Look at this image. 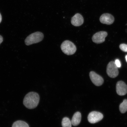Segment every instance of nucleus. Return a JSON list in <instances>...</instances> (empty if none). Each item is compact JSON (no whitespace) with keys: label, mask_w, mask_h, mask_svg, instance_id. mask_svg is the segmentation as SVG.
<instances>
[{"label":"nucleus","mask_w":127,"mask_h":127,"mask_svg":"<svg viewBox=\"0 0 127 127\" xmlns=\"http://www.w3.org/2000/svg\"><path fill=\"white\" fill-rule=\"evenodd\" d=\"M117 93L120 96H123L127 93V86L123 81H119L116 85Z\"/></svg>","instance_id":"nucleus-8"},{"label":"nucleus","mask_w":127,"mask_h":127,"mask_svg":"<svg viewBox=\"0 0 127 127\" xmlns=\"http://www.w3.org/2000/svg\"><path fill=\"white\" fill-rule=\"evenodd\" d=\"M120 110L122 113H124L127 111V99L124 100L123 102L120 105Z\"/></svg>","instance_id":"nucleus-14"},{"label":"nucleus","mask_w":127,"mask_h":127,"mask_svg":"<svg viewBox=\"0 0 127 127\" xmlns=\"http://www.w3.org/2000/svg\"><path fill=\"white\" fill-rule=\"evenodd\" d=\"M118 68L116 65L115 62H110L107 66V75L112 78L117 77L119 73Z\"/></svg>","instance_id":"nucleus-4"},{"label":"nucleus","mask_w":127,"mask_h":127,"mask_svg":"<svg viewBox=\"0 0 127 127\" xmlns=\"http://www.w3.org/2000/svg\"><path fill=\"white\" fill-rule=\"evenodd\" d=\"M39 99V96L38 93L34 92H30L24 98L23 104L28 109H34L38 104Z\"/></svg>","instance_id":"nucleus-1"},{"label":"nucleus","mask_w":127,"mask_h":127,"mask_svg":"<svg viewBox=\"0 0 127 127\" xmlns=\"http://www.w3.org/2000/svg\"><path fill=\"white\" fill-rule=\"evenodd\" d=\"M1 20H2V16H1L0 13V23H1Z\"/></svg>","instance_id":"nucleus-18"},{"label":"nucleus","mask_w":127,"mask_h":127,"mask_svg":"<svg viewBox=\"0 0 127 127\" xmlns=\"http://www.w3.org/2000/svg\"><path fill=\"white\" fill-rule=\"evenodd\" d=\"M61 48L64 53L68 55H73L75 53L77 48L73 42L69 40H66L62 44Z\"/></svg>","instance_id":"nucleus-3"},{"label":"nucleus","mask_w":127,"mask_h":127,"mask_svg":"<svg viewBox=\"0 0 127 127\" xmlns=\"http://www.w3.org/2000/svg\"><path fill=\"white\" fill-rule=\"evenodd\" d=\"M120 48L122 51L127 52V44H121L120 46Z\"/></svg>","instance_id":"nucleus-15"},{"label":"nucleus","mask_w":127,"mask_h":127,"mask_svg":"<svg viewBox=\"0 0 127 127\" xmlns=\"http://www.w3.org/2000/svg\"><path fill=\"white\" fill-rule=\"evenodd\" d=\"M125 58H126V61H127V55H126V57H125Z\"/></svg>","instance_id":"nucleus-19"},{"label":"nucleus","mask_w":127,"mask_h":127,"mask_svg":"<svg viewBox=\"0 0 127 127\" xmlns=\"http://www.w3.org/2000/svg\"><path fill=\"white\" fill-rule=\"evenodd\" d=\"M99 20L101 23L102 24L110 25L114 23L115 18L110 14L105 13L101 16Z\"/></svg>","instance_id":"nucleus-9"},{"label":"nucleus","mask_w":127,"mask_h":127,"mask_svg":"<svg viewBox=\"0 0 127 127\" xmlns=\"http://www.w3.org/2000/svg\"><path fill=\"white\" fill-rule=\"evenodd\" d=\"M90 76L92 82L96 86H100L103 84L104 79L94 71H91L90 73Z\"/></svg>","instance_id":"nucleus-7"},{"label":"nucleus","mask_w":127,"mask_h":127,"mask_svg":"<svg viewBox=\"0 0 127 127\" xmlns=\"http://www.w3.org/2000/svg\"><path fill=\"white\" fill-rule=\"evenodd\" d=\"M115 63L117 67L118 68H120L121 66V64L120 62V60L118 59H117L115 60Z\"/></svg>","instance_id":"nucleus-16"},{"label":"nucleus","mask_w":127,"mask_h":127,"mask_svg":"<svg viewBox=\"0 0 127 127\" xmlns=\"http://www.w3.org/2000/svg\"><path fill=\"white\" fill-rule=\"evenodd\" d=\"M81 117V114L80 112H77L74 113L71 120V124L73 126H78L80 123Z\"/></svg>","instance_id":"nucleus-11"},{"label":"nucleus","mask_w":127,"mask_h":127,"mask_svg":"<svg viewBox=\"0 0 127 127\" xmlns=\"http://www.w3.org/2000/svg\"><path fill=\"white\" fill-rule=\"evenodd\" d=\"M107 32L100 31L95 34L92 37L93 42L96 44H100L104 42L105 38L107 36Z\"/></svg>","instance_id":"nucleus-6"},{"label":"nucleus","mask_w":127,"mask_h":127,"mask_svg":"<svg viewBox=\"0 0 127 127\" xmlns=\"http://www.w3.org/2000/svg\"><path fill=\"white\" fill-rule=\"evenodd\" d=\"M62 125L63 127H71L72 124L71 121L69 118L65 117L62 121Z\"/></svg>","instance_id":"nucleus-13"},{"label":"nucleus","mask_w":127,"mask_h":127,"mask_svg":"<svg viewBox=\"0 0 127 127\" xmlns=\"http://www.w3.org/2000/svg\"><path fill=\"white\" fill-rule=\"evenodd\" d=\"M12 127H29L27 123L21 120H18L14 122Z\"/></svg>","instance_id":"nucleus-12"},{"label":"nucleus","mask_w":127,"mask_h":127,"mask_svg":"<svg viewBox=\"0 0 127 127\" xmlns=\"http://www.w3.org/2000/svg\"><path fill=\"white\" fill-rule=\"evenodd\" d=\"M44 37V34L42 32H36L30 34L26 38L25 41V43L28 46L38 43L42 41Z\"/></svg>","instance_id":"nucleus-2"},{"label":"nucleus","mask_w":127,"mask_h":127,"mask_svg":"<svg viewBox=\"0 0 127 127\" xmlns=\"http://www.w3.org/2000/svg\"><path fill=\"white\" fill-rule=\"evenodd\" d=\"M3 41V38L2 36L0 35V44L2 43Z\"/></svg>","instance_id":"nucleus-17"},{"label":"nucleus","mask_w":127,"mask_h":127,"mask_svg":"<svg viewBox=\"0 0 127 127\" xmlns=\"http://www.w3.org/2000/svg\"><path fill=\"white\" fill-rule=\"evenodd\" d=\"M103 118V115L101 113L93 111L89 114L88 120L90 123L95 124L100 121Z\"/></svg>","instance_id":"nucleus-5"},{"label":"nucleus","mask_w":127,"mask_h":127,"mask_svg":"<svg viewBox=\"0 0 127 127\" xmlns=\"http://www.w3.org/2000/svg\"><path fill=\"white\" fill-rule=\"evenodd\" d=\"M84 19L83 16L79 13H77L71 19V23L74 26L78 27L83 24Z\"/></svg>","instance_id":"nucleus-10"}]
</instances>
